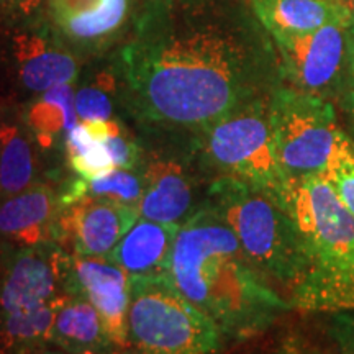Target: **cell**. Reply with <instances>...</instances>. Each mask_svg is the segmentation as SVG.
I'll return each instance as SVG.
<instances>
[{
  "instance_id": "obj_8",
  "label": "cell",
  "mask_w": 354,
  "mask_h": 354,
  "mask_svg": "<svg viewBox=\"0 0 354 354\" xmlns=\"http://www.w3.org/2000/svg\"><path fill=\"white\" fill-rule=\"evenodd\" d=\"M66 261L68 253L55 241L41 246L0 243V323L68 295Z\"/></svg>"
},
{
  "instance_id": "obj_10",
  "label": "cell",
  "mask_w": 354,
  "mask_h": 354,
  "mask_svg": "<svg viewBox=\"0 0 354 354\" xmlns=\"http://www.w3.org/2000/svg\"><path fill=\"white\" fill-rule=\"evenodd\" d=\"M336 21L297 35H274L290 87L326 99L348 66V26Z\"/></svg>"
},
{
  "instance_id": "obj_19",
  "label": "cell",
  "mask_w": 354,
  "mask_h": 354,
  "mask_svg": "<svg viewBox=\"0 0 354 354\" xmlns=\"http://www.w3.org/2000/svg\"><path fill=\"white\" fill-rule=\"evenodd\" d=\"M53 20L71 38L109 37L125 20L128 0H50Z\"/></svg>"
},
{
  "instance_id": "obj_23",
  "label": "cell",
  "mask_w": 354,
  "mask_h": 354,
  "mask_svg": "<svg viewBox=\"0 0 354 354\" xmlns=\"http://www.w3.org/2000/svg\"><path fill=\"white\" fill-rule=\"evenodd\" d=\"M310 335L320 354H354V312L320 313Z\"/></svg>"
},
{
  "instance_id": "obj_26",
  "label": "cell",
  "mask_w": 354,
  "mask_h": 354,
  "mask_svg": "<svg viewBox=\"0 0 354 354\" xmlns=\"http://www.w3.org/2000/svg\"><path fill=\"white\" fill-rule=\"evenodd\" d=\"M104 145L112 156L115 167H122V169H140L141 167L143 151L136 140L118 120L110 118V131Z\"/></svg>"
},
{
  "instance_id": "obj_18",
  "label": "cell",
  "mask_w": 354,
  "mask_h": 354,
  "mask_svg": "<svg viewBox=\"0 0 354 354\" xmlns=\"http://www.w3.org/2000/svg\"><path fill=\"white\" fill-rule=\"evenodd\" d=\"M50 344L68 354L117 349L110 343L99 312L82 295H66L56 313Z\"/></svg>"
},
{
  "instance_id": "obj_31",
  "label": "cell",
  "mask_w": 354,
  "mask_h": 354,
  "mask_svg": "<svg viewBox=\"0 0 354 354\" xmlns=\"http://www.w3.org/2000/svg\"><path fill=\"white\" fill-rule=\"evenodd\" d=\"M348 66L354 82V19L351 20V25L348 26Z\"/></svg>"
},
{
  "instance_id": "obj_27",
  "label": "cell",
  "mask_w": 354,
  "mask_h": 354,
  "mask_svg": "<svg viewBox=\"0 0 354 354\" xmlns=\"http://www.w3.org/2000/svg\"><path fill=\"white\" fill-rule=\"evenodd\" d=\"M66 161H68L71 171L79 177H84V179L104 176L109 171L115 169L112 156H110V153L102 141H94L86 149H82L81 153L66 158Z\"/></svg>"
},
{
  "instance_id": "obj_6",
  "label": "cell",
  "mask_w": 354,
  "mask_h": 354,
  "mask_svg": "<svg viewBox=\"0 0 354 354\" xmlns=\"http://www.w3.org/2000/svg\"><path fill=\"white\" fill-rule=\"evenodd\" d=\"M128 338L141 354H221L228 339L166 276L130 277Z\"/></svg>"
},
{
  "instance_id": "obj_28",
  "label": "cell",
  "mask_w": 354,
  "mask_h": 354,
  "mask_svg": "<svg viewBox=\"0 0 354 354\" xmlns=\"http://www.w3.org/2000/svg\"><path fill=\"white\" fill-rule=\"evenodd\" d=\"M266 354H320L307 328H294L282 333Z\"/></svg>"
},
{
  "instance_id": "obj_17",
  "label": "cell",
  "mask_w": 354,
  "mask_h": 354,
  "mask_svg": "<svg viewBox=\"0 0 354 354\" xmlns=\"http://www.w3.org/2000/svg\"><path fill=\"white\" fill-rule=\"evenodd\" d=\"M44 179L38 146L25 123L0 118V201Z\"/></svg>"
},
{
  "instance_id": "obj_20",
  "label": "cell",
  "mask_w": 354,
  "mask_h": 354,
  "mask_svg": "<svg viewBox=\"0 0 354 354\" xmlns=\"http://www.w3.org/2000/svg\"><path fill=\"white\" fill-rule=\"evenodd\" d=\"M73 84H61L37 95L25 110L24 123L39 151H48L79 123Z\"/></svg>"
},
{
  "instance_id": "obj_16",
  "label": "cell",
  "mask_w": 354,
  "mask_h": 354,
  "mask_svg": "<svg viewBox=\"0 0 354 354\" xmlns=\"http://www.w3.org/2000/svg\"><path fill=\"white\" fill-rule=\"evenodd\" d=\"M253 7L272 37L308 33L336 21L353 20L351 12L338 0H253Z\"/></svg>"
},
{
  "instance_id": "obj_29",
  "label": "cell",
  "mask_w": 354,
  "mask_h": 354,
  "mask_svg": "<svg viewBox=\"0 0 354 354\" xmlns=\"http://www.w3.org/2000/svg\"><path fill=\"white\" fill-rule=\"evenodd\" d=\"M39 2H41V0H0L2 6L15 8V10L25 13V15H30V13L37 10L39 7Z\"/></svg>"
},
{
  "instance_id": "obj_22",
  "label": "cell",
  "mask_w": 354,
  "mask_h": 354,
  "mask_svg": "<svg viewBox=\"0 0 354 354\" xmlns=\"http://www.w3.org/2000/svg\"><path fill=\"white\" fill-rule=\"evenodd\" d=\"M86 196L105 198V201L140 209L141 197H143L141 171L115 167L104 176L92 177V179L79 177V179H73L61 185V205Z\"/></svg>"
},
{
  "instance_id": "obj_30",
  "label": "cell",
  "mask_w": 354,
  "mask_h": 354,
  "mask_svg": "<svg viewBox=\"0 0 354 354\" xmlns=\"http://www.w3.org/2000/svg\"><path fill=\"white\" fill-rule=\"evenodd\" d=\"M342 107H343L344 115H346L349 130H351V135H349V136H351L353 141H354V88L343 95Z\"/></svg>"
},
{
  "instance_id": "obj_35",
  "label": "cell",
  "mask_w": 354,
  "mask_h": 354,
  "mask_svg": "<svg viewBox=\"0 0 354 354\" xmlns=\"http://www.w3.org/2000/svg\"><path fill=\"white\" fill-rule=\"evenodd\" d=\"M123 354H125V353H123ZM128 354H141V353H138V351H136V353H128Z\"/></svg>"
},
{
  "instance_id": "obj_34",
  "label": "cell",
  "mask_w": 354,
  "mask_h": 354,
  "mask_svg": "<svg viewBox=\"0 0 354 354\" xmlns=\"http://www.w3.org/2000/svg\"><path fill=\"white\" fill-rule=\"evenodd\" d=\"M338 2H342L343 6L351 12V17L354 19V0H338Z\"/></svg>"
},
{
  "instance_id": "obj_2",
  "label": "cell",
  "mask_w": 354,
  "mask_h": 354,
  "mask_svg": "<svg viewBox=\"0 0 354 354\" xmlns=\"http://www.w3.org/2000/svg\"><path fill=\"white\" fill-rule=\"evenodd\" d=\"M166 277L234 342L264 333L292 310L253 268L227 221L205 202L179 227Z\"/></svg>"
},
{
  "instance_id": "obj_4",
  "label": "cell",
  "mask_w": 354,
  "mask_h": 354,
  "mask_svg": "<svg viewBox=\"0 0 354 354\" xmlns=\"http://www.w3.org/2000/svg\"><path fill=\"white\" fill-rule=\"evenodd\" d=\"M289 214L310 259L295 310L304 315L354 312V216L325 176L294 183Z\"/></svg>"
},
{
  "instance_id": "obj_33",
  "label": "cell",
  "mask_w": 354,
  "mask_h": 354,
  "mask_svg": "<svg viewBox=\"0 0 354 354\" xmlns=\"http://www.w3.org/2000/svg\"><path fill=\"white\" fill-rule=\"evenodd\" d=\"M81 354H123V351H118V349H92V351H86Z\"/></svg>"
},
{
  "instance_id": "obj_7",
  "label": "cell",
  "mask_w": 354,
  "mask_h": 354,
  "mask_svg": "<svg viewBox=\"0 0 354 354\" xmlns=\"http://www.w3.org/2000/svg\"><path fill=\"white\" fill-rule=\"evenodd\" d=\"M269 117L277 159L292 183L325 176L335 154L353 141L330 100L295 87L272 92Z\"/></svg>"
},
{
  "instance_id": "obj_32",
  "label": "cell",
  "mask_w": 354,
  "mask_h": 354,
  "mask_svg": "<svg viewBox=\"0 0 354 354\" xmlns=\"http://www.w3.org/2000/svg\"><path fill=\"white\" fill-rule=\"evenodd\" d=\"M32 354H68V353L61 351V349H57V348L46 346V348H41V349H38V351H35V353H32Z\"/></svg>"
},
{
  "instance_id": "obj_21",
  "label": "cell",
  "mask_w": 354,
  "mask_h": 354,
  "mask_svg": "<svg viewBox=\"0 0 354 354\" xmlns=\"http://www.w3.org/2000/svg\"><path fill=\"white\" fill-rule=\"evenodd\" d=\"M63 297L17 313L0 323V354H32L51 346V331Z\"/></svg>"
},
{
  "instance_id": "obj_12",
  "label": "cell",
  "mask_w": 354,
  "mask_h": 354,
  "mask_svg": "<svg viewBox=\"0 0 354 354\" xmlns=\"http://www.w3.org/2000/svg\"><path fill=\"white\" fill-rule=\"evenodd\" d=\"M66 290L68 295H82L94 305L104 322L110 343L118 351L130 348V276L120 266L107 258L68 254Z\"/></svg>"
},
{
  "instance_id": "obj_13",
  "label": "cell",
  "mask_w": 354,
  "mask_h": 354,
  "mask_svg": "<svg viewBox=\"0 0 354 354\" xmlns=\"http://www.w3.org/2000/svg\"><path fill=\"white\" fill-rule=\"evenodd\" d=\"M61 187L44 179L33 187L0 201V243L41 246L55 241L61 210Z\"/></svg>"
},
{
  "instance_id": "obj_14",
  "label": "cell",
  "mask_w": 354,
  "mask_h": 354,
  "mask_svg": "<svg viewBox=\"0 0 354 354\" xmlns=\"http://www.w3.org/2000/svg\"><path fill=\"white\" fill-rule=\"evenodd\" d=\"M177 225H166L141 216L107 256L130 277L166 276L169 269Z\"/></svg>"
},
{
  "instance_id": "obj_5",
  "label": "cell",
  "mask_w": 354,
  "mask_h": 354,
  "mask_svg": "<svg viewBox=\"0 0 354 354\" xmlns=\"http://www.w3.org/2000/svg\"><path fill=\"white\" fill-rule=\"evenodd\" d=\"M197 131L190 151L207 183L240 180L289 212L294 183L277 159L269 99L254 97Z\"/></svg>"
},
{
  "instance_id": "obj_1",
  "label": "cell",
  "mask_w": 354,
  "mask_h": 354,
  "mask_svg": "<svg viewBox=\"0 0 354 354\" xmlns=\"http://www.w3.org/2000/svg\"><path fill=\"white\" fill-rule=\"evenodd\" d=\"M123 73L136 112L158 125L201 130L254 99L245 53L214 32L131 44Z\"/></svg>"
},
{
  "instance_id": "obj_3",
  "label": "cell",
  "mask_w": 354,
  "mask_h": 354,
  "mask_svg": "<svg viewBox=\"0 0 354 354\" xmlns=\"http://www.w3.org/2000/svg\"><path fill=\"white\" fill-rule=\"evenodd\" d=\"M203 202L227 221L266 284L295 310L308 279L310 259L289 212L234 179L210 180Z\"/></svg>"
},
{
  "instance_id": "obj_24",
  "label": "cell",
  "mask_w": 354,
  "mask_h": 354,
  "mask_svg": "<svg viewBox=\"0 0 354 354\" xmlns=\"http://www.w3.org/2000/svg\"><path fill=\"white\" fill-rule=\"evenodd\" d=\"M117 84L113 74L99 73L91 84L77 88L74 95L79 122L110 120L113 113V94Z\"/></svg>"
},
{
  "instance_id": "obj_15",
  "label": "cell",
  "mask_w": 354,
  "mask_h": 354,
  "mask_svg": "<svg viewBox=\"0 0 354 354\" xmlns=\"http://www.w3.org/2000/svg\"><path fill=\"white\" fill-rule=\"evenodd\" d=\"M13 61L20 86L35 95L61 84H73L79 74L76 57L33 33L13 37Z\"/></svg>"
},
{
  "instance_id": "obj_25",
  "label": "cell",
  "mask_w": 354,
  "mask_h": 354,
  "mask_svg": "<svg viewBox=\"0 0 354 354\" xmlns=\"http://www.w3.org/2000/svg\"><path fill=\"white\" fill-rule=\"evenodd\" d=\"M325 177L346 210L354 216V141H349L335 154L325 171Z\"/></svg>"
},
{
  "instance_id": "obj_11",
  "label": "cell",
  "mask_w": 354,
  "mask_h": 354,
  "mask_svg": "<svg viewBox=\"0 0 354 354\" xmlns=\"http://www.w3.org/2000/svg\"><path fill=\"white\" fill-rule=\"evenodd\" d=\"M140 218V209L99 197H81L61 205L55 243L68 254L107 258Z\"/></svg>"
},
{
  "instance_id": "obj_9",
  "label": "cell",
  "mask_w": 354,
  "mask_h": 354,
  "mask_svg": "<svg viewBox=\"0 0 354 354\" xmlns=\"http://www.w3.org/2000/svg\"><path fill=\"white\" fill-rule=\"evenodd\" d=\"M143 197L140 215L166 225H180L205 201L209 183L198 169L192 151L146 153L141 161Z\"/></svg>"
}]
</instances>
